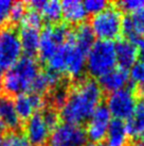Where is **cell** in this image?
<instances>
[{"instance_id": "25", "label": "cell", "mask_w": 144, "mask_h": 146, "mask_svg": "<svg viewBox=\"0 0 144 146\" xmlns=\"http://www.w3.org/2000/svg\"><path fill=\"white\" fill-rule=\"evenodd\" d=\"M2 146H34L24 133L19 132H9L2 139Z\"/></svg>"}, {"instance_id": "27", "label": "cell", "mask_w": 144, "mask_h": 146, "mask_svg": "<svg viewBox=\"0 0 144 146\" xmlns=\"http://www.w3.org/2000/svg\"><path fill=\"white\" fill-rule=\"evenodd\" d=\"M27 5L24 2H13L11 12H10V21L13 23H20L27 12Z\"/></svg>"}, {"instance_id": "4", "label": "cell", "mask_w": 144, "mask_h": 146, "mask_svg": "<svg viewBox=\"0 0 144 146\" xmlns=\"http://www.w3.org/2000/svg\"><path fill=\"white\" fill-rule=\"evenodd\" d=\"M60 124V114L53 108H45L28 118L24 124V137L34 146L47 144L52 130Z\"/></svg>"}, {"instance_id": "6", "label": "cell", "mask_w": 144, "mask_h": 146, "mask_svg": "<svg viewBox=\"0 0 144 146\" xmlns=\"http://www.w3.org/2000/svg\"><path fill=\"white\" fill-rule=\"evenodd\" d=\"M122 12L118 7L108 4L104 10L92 15L89 26L99 40L112 42L122 33Z\"/></svg>"}, {"instance_id": "13", "label": "cell", "mask_w": 144, "mask_h": 146, "mask_svg": "<svg viewBox=\"0 0 144 146\" xmlns=\"http://www.w3.org/2000/svg\"><path fill=\"white\" fill-rule=\"evenodd\" d=\"M21 119L15 109L14 100L8 95H0V131L15 132Z\"/></svg>"}, {"instance_id": "35", "label": "cell", "mask_w": 144, "mask_h": 146, "mask_svg": "<svg viewBox=\"0 0 144 146\" xmlns=\"http://www.w3.org/2000/svg\"><path fill=\"white\" fill-rule=\"evenodd\" d=\"M2 89V76H1V74H0V91Z\"/></svg>"}, {"instance_id": "3", "label": "cell", "mask_w": 144, "mask_h": 146, "mask_svg": "<svg viewBox=\"0 0 144 146\" xmlns=\"http://www.w3.org/2000/svg\"><path fill=\"white\" fill-rule=\"evenodd\" d=\"M86 54L73 43L69 34L67 42L47 61L48 68L71 78H81L86 69Z\"/></svg>"}, {"instance_id": "17", "label": "cell", "mask_w": 144, "mask_h": 146, "mask_svg": "<svg viewBox=\"0 0 144 146\" xmlns=\"http://www.w3.org/2000/svg\"><path fill=\"white\" fill-rule=\"evenodd\" d=\"M62 3V16L66 21L71 25L79 26L84 24V21L88 15L84 7V3L79 0H65Z\"/></svg>"}, {"instance_id": "12", "label": "cell", "mask_w": 144, "mask_h": 146, "mask_svg": "<svg viewBox=\"0 0 144 146\" xmlns=\"http://www.w3.org/2000/svg\"><path fill=\"white\" fill-rule=\"evenodd\" d=\"M14 105L20 119L27 121L44 109L46 102L43 95L34 92H27L17 95L14 100Z\"/></svg>"}, {"instance_id": "8", "label": "cell", "mask_w": 144, "mask_h": 146, "mask_svg": "<svg viewBox=\"0 0 144 146\" xmlns=\"http://www.w3.org/2000/svg\"><path fill=\"white\" fill-rule=\"evenodd\" d=\"M19 34L12 26L0 29V70H7L22 57Z\"/></svg>"}, {"instance_id": "15", "label": "cell", "mask_w": 144, "mask_h": 146, "mask_svg": "<svg viewBox=\"0 0 144 146\" xmlns=\"http://www.w3.org/2000/svg\"><path fill=\"white\" fill-rule=\"evenodd\" d=\"M29 9L39 12L44 21L50 25L56 24L62 18V3L57 0H32L28 3Z\"/></svg>"}, {"instance_id": "30", "label": "cell", "mask_w": 144, "mask_h": 146, "mask_svg": "<svg viewBox=\"0 0 144 146\" xmlns=\"http://www.w3.org/2000/svg\"><path fill=\"white\" fill-rule=\"evenodd\" d=\"M13 2L10 0H0V27H3L10 21V12Z\"/></svg>"}, {"instance_id": "29", "label": "cell", "mask_w": 144, "mask_h": 146, "mask_svg": "<svg viewBox=\"0 0 144 146\" xmlns=\"http://www.w3.org/2000/svg\"><path fill=\"white\" fill-rule=\"evenodd\" d=\"M83 3H84L86 12L90 13L92 15L101 12L102 10H104L108 4H109L105 0H87V1H85Z\"/></svg>"}, {"instance_id": "28", "label": "cell", "mask_w": 144, "mask_h": 146, "mask_svg": "<svg viewBox=\"0 0 144 146\" xmlns=\"http://www.w3.org/2000/svg\"><path fill=\"white\" fill-rule=\"evenodd\" d=\"M118 8L120 11H125L129 14L144 8V0H124L118 2Z\"/></svg>"}, {"instance_id": "16", "label": "cell", "mask_w": 144, "mask_h": 146, "mask_svg": "<svg viewBox=\"0 0 144 146\" xmlns=\"http://www.w3.org/2000/svg\"><path fill=\"white\" fill-rule=\"evenodd\" d=\"M122 32L126 35L127 40L137 36L144 37V8L123 18Z\"/></svg>"}, {"instance_id": "10", "label": "cell", "mask_w": 144, "mask_h": 146, "mask_svg": "<svg viewBox=\"0 0 144 146\" xmlns=\"http://www.w3.org/2000/svg\"><path fill=\"white\" fill-rule=\"evenodd\" d=\"M87 135L85 128L71 123H60L49 137L47 146H85Z\"/></svg>"}, {"instance_id": "1", "label": "cell", "mask_w": 144, "mask_h": 146, "mask_svg": "<svg viewBox=\"0 0 144 146\" xmlns=\"http://www.w3.org/2000/svg\"><path fill=\"white\" fill-rule=\"evenodd\" d=\"M103 90L92 78L80 79L68 91V96L60 108V117L66 123L81 125L87 122L93 111L102 105Z\"/></svg>"}, {"instance_id": "7", "label": "cell", "mask_w": 144, "mask_h": 146, "mask_svg": "<svg viewBox=\"0 0 144 146\" xmlns=\"http://www.w3.org/2000/svg\"><path fill=\"white\" fill-rule=\"evenodd\" d=\"M70 30L66 25H48L40 31L38 56L43 61L47 62L54 56L57 50L67 42Z\"/></svg>"}, {"instance_id": "5", "label": "cell", "mask_w": 144, "mask_h": 146, "mask_svg": "<svg viewBox=\"0 0 144 146\" xmlns=\"http://www.w3.org/2000/svg\"><path fill=\"white\" fill-rule=\"evenodd\" d=\"M116 44L99 40L93 43L86 54V69L92 77L100 78L116 67Z\"/></svg>"}, {"instance_id": "2", "label": "cell", "mask_w": 144, "mask_h": 146, "mask_svg": "<svg viewBox=\"0 0 144 146\" xmlns=\"http://www.w3.org/2000/svg\"><path fill=\"white\" fill-rule=\"evenodd\" d=\"M39 63L34 57L22 56L15 64L4 72L2 88L9 95L32 92L34 83L40 74Z\"/></svg>"}, {"instance_id": "21", "label": "cell", "mask_w": 144, "mask_h": 146, "mask_svg": "<svg viewBox=\"0 0 144 146\" xmlns=\"http://www.w3.org/2000/svg\"><path fill=\"white\" fill-rule=\"evenodd\" d=\"M94 37L96 36L92 32L90 26L87 24L79 25L73 31H70V38L85 52H88L90 47L96 42Z\"/></svg>"}, {"instance_id": "23", "label": "cell", "mask_w": 144, "mask_h": 146, "mask_svg": "<svg viewBox=\"0 0 144 146\" xmlns=\"http://www.w3.org/2000/svg\"><path fill=\"white\" fill-rule=\"evenodd\" d=\"M68 91L69 90L67 89V86L64 83H62V84L53 88L52 90H50L48 100L51 105V108H53V109L62 108L65 102H66V99H67Z\"/></svg>"}, {"instance_id": "14", "label": "cell", "mask_w": 144, "mask_h": 146, "mask_svg": "<svg viewBox=\"0 0 144 146\" xmlns=\"http://www.w3.org/2000/svg\"><path fill=\"white\" fill-rule=\"evenodd\" d=\"M129 80V73L127 69L122 67H115L105 75L99 78V84L101 89L109 93L127 88Z\"/></svg>"}, {"instance_id": "20", "label": "cell", "mask_w": 144, "mask_h": 146, "mask_svg": "<svg viewBox=\"0 0 144 146\" xmlns=\"http://www.w3.org/2000/svg\"><path fill=\"white\" fill-rule=\"evenodd\" d=\"M128 131L126 124L120 119H112L106 134L108 146H126L128 142Z\"/></svg>"}, {"instance_id": "9", "label": "cell", "mask_w": 144, "mask_h": 146, "mask_svg": "<svg viewBox=\"0 0 144 146\" xmlns=\"http://www.w3.org/2000/svg\"><path fill=\"white\" fill-rule=\"evenodd\" d=\"M137 97L135 92L130 88L119 90L109 93L106 102V108L115 119L127 121L132 116L137 106Z\"/></svg>"}, {"instance_id": "19", "label": "cell", "mask_w": 144, "mask_h": 146, "mask_svg": "<svg viewBox=\"0 0 144 146\" xmlns=\"http://www.w3.org/2000/svg\"><path fill=\"white\" fill-rule=\"evenodd\" d=\"M18 34H19L22 51L26 52V56L34 57V54L38 51L40 29L29 26H21Z\"/></svg>"}, {"instance_id": "34", "label": "cell", "mask_w": 144, "mask_h": 146, "mask_svg": "<svg viewBox=\"0 0 144 146\" xmlns=\"http://www.w3.org/2000/svg\"><path fill=\"white\" fill-rule=\"evenodd\" d=\"M138 139H139V140H141V141H144V131L140 134V135H139V138H138Z\"/></svg>"}, {"instance_id": "33", "label": "cell", "mask_w": 144, "mask_h": 146, "mask_svg": "<svg viewBox=\"0 0 144 146\" xmlns=\"http://www.w3.org/2000/svg\"><path fill=\"white\" fill-rule=\"evenodd\" d=\"M87 146H108V145L107 144H104V143H90Z\"/></svg>"}, {"instance_id": "26", "label": "cell", "mask_w": 144, "mask_h": 146, "mask_svg": "<svg viewBox=\"0 0 144 146\" xmlns=\"http://www.w3.org/2000/svg\"><path fill=\"white\" fill-rule=\"evenodd\" d=\"M43 17L39 14V12H37L35 10L32 9H28L27 12L24 14L21 23V26H29V27H33V28H41V25H43Z\"/></svg>"}, {"instance_id": "11", "label": "cell", "mask_w": 144, "mask_h": 146, "mask_svg": "<svg viewBox=\"0 0 144 146\" xmlns=\"http://www.w3.org/2000/svg\"><path fill=\"white\" fill-rule=\"evenodd\" d=\"M111 121V115L106 106H99L87 119V125L85 128L87 140H90L91 143H102V141L106 139L108 127Z\"/></svg>"}, {"instance_id": "22", "label": "cell", "mask_w": 144, "mask_h": 146, "mask_svg": "<svg viewBox=\"0 0 144 146\" xmlns=\"http://www.w3.org/2000/svg\"><path fill=\"white\" fill-rule=\"evenodd\" d=\"M125 124L128 134L135 138H139V135L144 131V99L137 102L134 113Z\"/></svg>"}, {"instance_id": "31", "label": "cell", "mask_w": 144, "mask_h": 146, "mask_svg": "<svg viewBox=\"0 0 144 146\" xmlns=\"http://www.w3.org/2000/svg\"><path fill=\"white\" fill-rule=\"evenodd\" d=\"M129 41H132L134 43V45L136 46L139 62H143L144 63V37L137 36L129 40Z\"/></svg>"}, {"instance_id": "36", "label": "cell", "mask_w": 144, "mask_h": 146, "mask_svg": "<svg viewBox=\"0 0 144 146\" xmlns=\"http://www.w3.org/2000/svg\"><path fill=\"white\" fill-rule=\"evenodd\" d=\"M2 139H3V137L1 135V132H0V146H2Z\"/></svg>"}, {"instance_id": "32", "label": "cell", "mask_w": 144, "mask_h": 146, "mask_svg": "<svg viewBox=\"0 0 144 146\" xmlns=\"http://www.w3.org/2000/svg\"><path fill=\"white\" fill-rule=\"evenodd\" d=\"M128 146H144V141H141V140H137L135 142H132L130 145Z\"/></svg>"}, {"instance_id": "24", "label": "cell", "mask_w": 144, "mask_h": 146, "mask_svg": "<svg viewBox=\"0 0 144 146\" xmlns=\"http://www.w3.org/2000/svg\"><path fill=\"white\" fill-rule=\"evenodd\" d=\"M129 80L135 84L140 92L144 93V63L137 61V63L130 67Z\"/></svg>"}, {"instance_id": "18", "label": "cell", "mask_w": 144, "mask_h": 146, "mask_svg": "<svg viewBox=\"0 0 144 146\" xmlns=\"http://www.w3.org/2000/svg\"><path fill=\"white\" fill-rule=\"evenodd\" d=\"M116 58L120 67L125 69L130 68L138 60L136 46L127 38L119 41L116 44Z\"/></svg>"}]
</instances>
